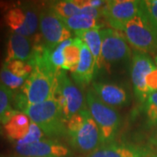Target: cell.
<instances>
[{"instance_id": "cell-1", "label": "cell", "mask_w": 157, "mask_h": 157, "mask_svg": "<svg viewBox=\"0 0 157 157\" xmlns=\"http://www.w3.org/2000/svg\"><path fill=\"white\" fill-rule=\"evenodd\" d=\"M57 74L45 68L33 67L19 92L14 94V107L23 112L28 106L54 98Z\"/></svg>"}, {"instance_id": "cell-2", "label": "cell", "mask_w": 157, "mask_h": 157, "mask_svg": "<svg viewBox=\"0 0 157 157\" xmlns=\"http://www.w3.org/2000/svg\"><path fill=\"white\" fill-rule=\"evenodd\" d=\"M23 113L32 122L37 124L45 135L52 138L67 135V121L56 99L28 106Z\"/></svg>"}, {"instance_id": "cell-3", "label": "cell", "mask_w": 157, "mask_h": 157, "mask_svg": "<svg viewBox=\"0 0 157 157\" xmlns=\"http://www.w3.org/2000/svg\"><path fill=\"white\" fill-rule=\"evenodd\" d=\"M86 103L88 111L101 131L103 145L112 143L120 128V114L113 107L102 102L93 90L87 92Z\"/></svg>"}, {"instance_id": "cell-4", "label": "cell", "mask_w": 157, "mask_h": 157, "mask_svg": "<svg viewBox=\"0 0 157 157\" xmlns=\"http://www.w3.org/2000/svg\"><path fill=\"white\" fill-rule=\"evenodd\" d=\"M54 99L58 101L67 121L75 113L87 109L81 91L64 70H60L57 74Z\"/></svg>"}, {"instance_id": "cell-5", "label": "cell", "mask_w": 157, "mask_h": 157, "mask_svg": "<svg viewBox=\"0 0 157 157\" xmlns=\"http://www.w3.org/2000/svg\"><path fill=\"white\" fill-rule=\"evenodd\" d=\"M124 33L128 44L138 52L147 53L157 51V33L140 9L139 13L127 23Z\"/></svg>"}, {"instance_id": "cell-6", "label": "cell", "mask_w": 157, "mask_h": 157, "mask_svg": "<svg viewBox=\"0 0 157 157\" xmlns=\"http://www.w3.org/2000/svg\"><path fill=\"white\" fill-rule=\"evenodd\" d=\"M4 19L11 32L31 37L39 25V12L31 4H21L6 10Z\"/></svg>"}, {"instance_id": "cell-7", "label": "cell", "mask_w": 157, "mask_h": 157, "mask_svg": "<svg viewBox=\"0 0 157 157\" xmlns=\"http://www.w3.org/2000/svg\"><path fill=\"white\" fill-rule=\"evenodd\" d=\"M39 29L42 43L51 51L72 36L60 17L50 7L39 11Z\"/></svg>"}, {"instance_id": "cell-8", "label": "cell", "mask_w": 157, "mask_h": 157, "mask_svg": "<svg viewBox=\"0 0 157 157\" xmlns=\"http://www.w3.org/2000/svg\"><path fill=\"white\" fill-rule=\"evenodd\" d=\"M67 137L71 146L83 154L89 155L103 146L101 131L88 109L85 111V120L82 125Z\"/></svg>"}, {"instance_id": "cell-9", "label": "cell", "mask_w": 157, "mask_h": 157, "mask_svg": "<svg viewBox=\"0 0 157 157\" xmlns=\"http://www.w3.org/2000/svg\"><path fill=\"white\" fill-rule=\"evenodd\" d=\"M103 62L116 64L126 61L131 55V50L126 36L121 31L107 28L101 31Z\"/></svg>"}, {"instance_id": "cell-10", "label": "cell", "mask_w": 157, "mask_h": 157, "mask_svg": "<svg viewBox=\"0 0 157 157\" xmlns=\"http://www.w3.org/2000/svg\"><path fill=\"white\" fill-rule=\"evenodd\" d=\"M102 16L113 29L124 31L125 25L135 17L140 11L139 1L133 0H113L107 1L101 8Z\"/></svg>"}, {"instance_id": "cell-11", "label": "cell", "mask_w": 157, "mask_h": 157, "mask_svg": "<svg viewBox=\"0 0 157 157\" xmlns=\"http://www.w3.org/2000/svg\"><path fill=\"white\" fill-rule=\"evenodd\" d=\"M155 66L147 53L136 51L133 54L131 65V78L135 97L145 102L150 94L146 84V78Z\"/></svg>"}, {"instance_id": "cell-12", "label": "cell", "mask_w": 157, "mask_h": 157, "mask_svg": "<svg viewBox=\"0 0 157 157\" xmlns=\"http://www.w3.org/2000/svg\"><path fill=\"white\" fill-rule=\"evenodd\" d=\"M17 155L24 157H67L71 155L67 147L55 140H43L28 145H14Z\"/></svg>"}, {"instance_id": "cell-13", "label": "cell", "mask_w": 157, "mask_h": 157, "mask_svg": "<svg viewBox=\"0 0 157 157\" xmlns=\"http://www.w3.org/2000/svg\"><path fill=\"white\" fill-rule=\"evenodd\" d=\"M33 71V67L26 61L14 59L4 62L0 69V82L11 91L19 89Z\"/></svg>"}, {"instance_id": "cell-14", "label": "cell", "mask_w": 157, "mask_h": 157, "mask_svg": "<svg viewBox=\"0 0 157 157\" xmlns=\"http://www.w3.org/2000/svg\"><path fill=\"white\" fill-rule=\"evenodd\" d=\"M93 91L106 105L112 107H121L128 105L130 94L120 85L107 82H94Z\"/></svg>"}, {"instance_id": "cell-15", "label": "cell", "mask_w": 157, "mask_h": 157, "mask_svg": "<svg viewBox=\"0 0 157 157\" xmlns=\"http://www.w3.org/2000/svg\"><path fill=\"white\" fill-rule=\"evenodd\" d=\"M149 155L150 152L146 147L112 142L101 146L86 157H149Z\"/></svg>"}, {"instance_id": "cell-16", "label": "cell", "mask_w": 157, "mask_h": 157, "mask_svg": "<svg viewBox=\"0 0 157 157\" xmlns=\"http://www.w3.org/2000/svg\"><path fill=\"white\" fill-rule=\"evenodd\" d=\"M79 60L75 71L72 73V77L75 84L84 87L85 86L89 84L96 75L95 60L88 47L85 45L82 40L79 42Z\"/></svg>"}, {"instance_id": "cell-17", "label": "cell", "mask_w": 157, "mask_h": 157, "mask_svg": "<svg viewBox=\"0 0 157 157\" xmlns=\"http://www.w3.org/2000/svg\"><path fill=\"white\" fill-rule=\"evenodd\" d=\"M33 45L27 37L11 33L8 38L5 62L14 59L28 62L33 53Z\"/></svg>"}, {"instance_id": "cell-18", "label": "cell", "mask_w": 157, "mask_h": 157, "mask_svg": "<svg viewBox=\"0 0 157 157\" xmlns=\"http://www.w3.org/2000/svg\"><path fill=\"white\" fill-rule=\"evenodd\" d=\"M31 123V120L25 113L17 111L6 124H4L3 132L8 140L17 142L27 135Z\"/></svg>"}, {"instance_id": "cell-19", "label": "cell", "mask_w": 157, "mask_h": 157, "mask_svg": "<svg viewBox=\"0 0 157 157\" xmlns=\"http://www.w3.org/2000/svg\"><path fill=\"white\" fill-rule=\"evenodd\" d=\"M74 34L76 38L83 41V43L88 47L91 53L93 54L95 60V69L96 74H97L104 63L101 55L102 39H101V30L100 28L90 29L86 31L75 32Z\"/></svg>"}, {"instance_id": "cell-20", "label": "cell", "mask_w": 157, "mask_h": 157, "mask_svg": "<svg viewBox=\"0 0 157 157\" xmlns=\"http://www.w3.org/2000/svg\"><path fill=\"white\" fill-rule=\"evenodd\" d=\"M60 18L62 22L66 25V27L70 31H73L74 33L101 27L98 19L83 13H79L67 18L61 17Z\"/></svg>"}, {"instance_id": "cell-21", "label": "cell", "mask_w": 157, "mask_h": 157, "mask_svg": "<svg viewBox=\"0 0 157 157\" xmlns=\"http://www.w3.org/2000/svg\"><path fill=\"white\" fill-rule=\"evenodd\" d=\"M12 105H14L13 92L0 82V120L3 125L17 112Z\"/></svg>"}, {"instance_id": "cell-22", "label": "cell", "mask_w": 157, "mask_h": 157, "mask_svg": "<svg viewBox=\"0 0 157 157\" xmlns=\"http://www.w3.org/2000/svg\"><path fill=\"white\" fill-rule=\"evenodd\" d=\"M52 11L61 17H71L80 13L81 8L79 6V1L77 0H62L52 2L49 6Z\"/></svg>"}, {"instance_id": "cell-23", "label": "cell", "mask_w": 157, "mask_h": 157, "mask_svg": "<svg viewBox=\"0 0 157 157\" xmlns=\"http://www.w3.org/2000/svg\"><path fill=\"white\" fill-rule=\"evenodd\" d=\"M79 42L80 39L78 38H74L73 43L66 47L64 51L65 63H64L63 70L70 71L71 73H73L75 71L80 57Z\"/></svg>"}, {"instance_id": "cell-24", "label": "cell", "mask_w": 157, "mask_h": 157, "mask_svg": "<svg viewBox=\"0 0 157 157\" xmlns=\"http://www.w3.org/2000/svg\"><path fill=\"white\" fill-rule=\"evenodd\" d=\"M73 39H70L60 43L53 50L50 51L49 53V59L51 64L57 71L63 70L64 63H65V58H64V51L66 47L70 45L73 43Z\"/></svg>"}, {"instance_id": "cell-25", "label": "cell", "mask_w": 157, "mask_h": 157, "mask_svg": "<svg viewBox=\"0 0 157 157\" xmlns=\"http://www.w3.org/2000/svg\"><path fill=\"white\" fill-rule=\"evenodd\" d=\"M139 6L157 33V0L139 1Z\"/></svg>"}, {"instance_id": "cell-26", "label": "cell", "mask_w": 157, "mask_h": 157, "mask_svg": "<svg viewBox=\"0 0 157 157\" xmlns=\"http://www.w3.org/2000/svg\"><path fill=\"white\" fill-rule=\"evenodd\" d=\"M44 136H45V134L41 130V128L37 124L32 122L27 135H25L23 139L15 142V145H28V144L35 143L39 140H43Z\"/></svg>"}, {"instance_id": "cell-27", "label": "cell", "mask_w": 157, "mask_h": 157, "mask_svg": "<svg viewBox=\"0 0 157 157\" xmlns=\"http://www.w3.org/2000/svg\"><path fill=\"white\" fill-rule=\"evenodd\" d=\"M144 108L147 121L151 125L157 124V92L150 94L144 102Z\"/></svg>"}, {"instance_id": "cell-28", "label": "cell", "mask_w": 157, "mask_h": 157, "mask_svg": "<svg viewBox=\"0 0 157 157\" xmlns=\"http://www.w3.org/2000/svg\"><path fill=\"white\" fill-rule=\"evenodd\" d=\"M146 84L150 94L157 92V66L147 76Z\"/></svg>"}, {"instance_id": "cell-29", "label": "cell", "mask_w": 157, "mask_h": 157, "mask_svg": "<svg viewBox=\"0 0 157 157\" xmlns=\"http://www.w3.org/2000/svg\"><path fill=\"white\" fill-rule=\"evenodd\" d=\"M0 157H24V156H19V155H10V156H0Z\"/></svg>"}, {"instance_id": "cell-30", "label": "cell", "mask_w": 157, "mask_h": 157, "mask_svg": "<svg viewBox=\"0 0 157 157\" xmlns=\"http://www.w3.org/2000/svg\"><path fill=\"white\" fill-rule=\"evenodd\" d=\"M155 63H156V66H157V55L155 56Z\"/></svg>"}, {"instance_id": "cell-31", "label": "cell", "mask_w": 157, "mask_h": 157, "mask_svg": "<svg viewBox=\"0 0 157 157\" xmlns=\"http://www.w3.org/2000/svg\"><path fill=\"white\" fill-rule=\"evenodd\" d=\"M0 123H1V120H0Z\"/></svg>"}, {"instance_id": "cell-32", "label": "cell", "mask_w": 157, "mask_h": 157, "mask_svg": "<svg viewBox=\"0 0 157 157\" xmlns=\"http://www.w3.org/2000/svg\"><path fill=\"white\" fill-rule=\"evenodd\" d=\"M153 157H155V156H153Z\"/></svg>"}]
</instances>
